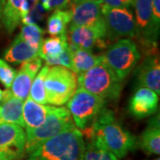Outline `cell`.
Wrapping results in <instances>:
<instances>
[{"instance_id":"1","label":"cell","mask_w":160,"mask_h":160,"mask_svg":"<svg viewBox=\"0 0 160 160\" xmlns=\"http://www.w3.org/2000/svg\"><path fill=\"white\" fill-rule=\"evenodd\" d=\"M81 132L86 139H94L118 158H123L138 146L136 137L122 126L110 109H103L91 126Z\"/></svg>"},{"instance_id":"2","label":"cell","mask_w":160,"mask_h":160,"mask_svg":"<svg viewBox=\"0 0 160 160\" xmlns=\"http://www.w3.org/2000/svg\"><path fill=\"white\" fill-rule=\"evenodd\" d=\"M85 140L78 128L63 131L39 145L27 160H83Z\"/></svg>"},{"instance_id":"3","label":"cell","mask_w":160,"mask_h":160,"mask_svg":"<svg viewBox=\"0 0 160 160\" xmlns=\"http://www.w3.org/2000/svg\"><path fill=\"white\" fill-rule=\"evenodd\" d=\"M78 86L106 102L118 99L122 91V81L105 62L104 59L78 75Z\"/></svg>"},{"instance_id":"4","label":"cell","mask_w":160,"mask_h":160,"mask_svg":"<svg viewBox=\"0 0 160 160\" xmlns=\"http://www.w3.org/2000/svg\"><path fill=\"white\" fill-rule=\"evenodd\" d=\"M77 128L69 109L51 106L44 123L37 128L26 130V154L29 155L39 145L63 131Z\"/></svg>"},{"instance_id":"5","label":"cell","mask_w":160,"mask_h":160,"mask_svg":"<svg viewBox=\"0 0 160 160\" xmlns=\"http://www.w3.org/2000/svg\"><path fill=\"white\" fill-rule=\"evenodd\" d=\"M78 88L77 75L62 66L49 67L45 78V91L47 103L62 106L69 102Z\"/></svg>"},{"instance_id":"6","label":"cell","mask_w":160,"mask_h":160,"mask_svg":"<svg viewBox=\"0 0 160 160\" xmlns=\"http://www.w3.org/2000/svg\"><path fill=\"white\" fill-rule=\"evenodd\" d=\"M75 126L80 131L94 122L106 109V101L83 88L78 87L75 93L66 103Z\"/></svg>"},{"instance_id":"7","label":"cell","mask_w":160,"mask_h":160,"mask_svg":"<svg viewBox=\"0 0 160 160\" xmlns=\"http://www.w3.org/2000/svg\"><path fill=\"white\" fill-rule=\"evenodd\" d=\"M102 56L121 81L131 73L141 60L137 45L131 38L117 40L107 48Z\"/></svg>"},{"instance_id":"8","label":"cell","mask_w":160,"mask_h":160,"mask_svg":"<svg viewBox=\"0 0 160 160\" xmlns=\"http://www.w3.org/2000/svg\"><path fill=\"white\" fill-rule=\"evenodd\" d=\"M105 39L109 41L136 38L135 20L128 8H114L102 4Z\"/></svg>"},{"instance_id":"9","label":"cell","mask_w":160,"mask_h":160,"mask_svg":"<svg viewBox=\"0 0 160 160\" xmlns=\"http://www.w3.org/2000/svg\"><path fill=\"white\" fill-rule=\"evenodd\" d=\"M26 132L16 124L0 123V160H21L26 154Z\"/></svg>"},{"instance_id":"10","label":"cell","mask_w":160,"mask_h":160,"mask_svg":"<svg viewBox=\"0 0 160 160\" xmlns=\"http://www.w3.org/2000/svg\"><path fill=\"white\" fill-rule=\"evenodd\" d=\"M132 6L135 9L136 38L150 51L156 47L159 36L152 22V0H133Z\"/></svg>"},{"instance_id":"11","label":"cell","mask_w":160,"mask_h":160,"mask_svg":"<svg viewBox=\"0 0 160 160\" xmlns=\"http://www.w3.org/2000/svg\"><path fill=\"white\" fill-rule=\"evenodd\" d=\"M68 44L72 49L92 50L94 47H106L104 24L93 27L69 26L67 30Z\"/></svg>"},{"instance_id":"12","label":"cell","mask_w":160,"mask_h":160,"mask_svg":"<svg viewBox=\"0 0 160 160\" xmlns=\"http://www.w3.org/2000/svg\"><path fill=\"white\" fill-rule=\"evenodd\" d=\"M102 7V1H86L71 4L69 26L93 27L104 24Z\"/></svg>"},{"instance_id":"13","label":"cell","mask_w":160,"mask_h":160,"mask_svg":"<svg viewBox=\"0 0 160 160\" xmlns=\"http://www.w3.org/2000/svg\"><path fill=\"white\" fill-rule=\"evenodd\" d=\"M158 102L159 94L149 88L140 86L129 101L128 112L135 118H144L157 112Z\"/></svg>"},{"instance_id":"14","label":"cell","mask_w":160,"mask_h":160,"mask_svg":"<svg viewBox=\"0 0 160 160\" xmlns=\"http://www.w3.org/2000/svg\"><path fill=\"white\" fill-rule=\"evenodd\" d=\"M42 68V59L33 58L28 62L22 63V66L16 73V76L9 88L12 93L22 101H25L29 96L31 84L35 77Z\"/></svg>"},{"instance_id":"15","label":"cell","mask_w":160,"mask_h":160,"mask_svg":"<svg viewBox=\"0 0 160 160\" xmlns=\"http://www.w3.org/2000/svg\"><path fill=\"white\" fill-rule=\"evenodd\" d=\"M139 86L147 87L160 93V63L159 56L156 52L149 53L139 66L136 71Z\"/></svg>"},{"instance_id":"16","label":"cell","mask_w":160,"mask_h":160,"mask_svg":"<svg viewBox=\"0 0 160 160\" xmlns=\"http://www.w3.org/2000/svg\"><path fill=\"white\" fill-rule=\"evenodd\" d=\"M23 102L24 101L15 97L10 89H6L1 105V122L16 124L25 128L22 117Z\"/></svg>"},{"instance_id":"17","label":"cell","mask_w":160,"mask_h":160,"mask_svg":"<svg viewBox=\"0 0 160 160\" xmlns=\"http://www.w3.org/2000/svg\"><path fill=\"white\" fill-rule=\"evenodd\" d=\"M39 49L30 46L18 34L4 52V60L13 64H22L38 56Z\"/></svg>"},{"instance_id":"18","label":"cell","mask_w":160,"mask_h":160,"mask_svg":"<svg viewBox=\"0 0 160 160\" xmlns=\"http://www.w3.org/2000/svg\"><path fill=\"white\" fill-rule=\"evenodd\" d=\"M51 106L36 102L28 96L23 102L22 117L26 130H31L41 126L46 120Z\"/></svg>"},{"instance_id":"19","label":"cell","mask_w":160,"mask_h":160,"mask_svg":"<svg viewBox=\"0 0 160 160\" xmlns=\"http://www.w3.org/2000/svg\"><path fill=\"white\" fill-rule=\"evenodd\" d=\"M138 146L149 155L160 154L159 115L152 118L147 128L137 140Z\"/></svg>"},{"instance_id":"20","label":"cell","mask_w":160,"mask_h":160,"mask_svg":"<svg viewBox=\"0 0 160 160\" xmlns=\"http://www.w3.org/2000/svg\"><path fill=\"white\" fill-rule=\"evenodd\" d=\"M70 47V46H69ZM72 69L76 75H80L90 69L103 60L102 55H95L91 50L72 49Z\"/></svg>"},{"instance_id":"21","label":"cell","mask_w":160,"mask_h":160,"mask_svg":"<svg viewBox=\"0 0 160 160\" xmlns=\"http://www.w3.org/2000/svg\"><path fill=\"white\" fill-rule=\"evenodd\" d=\"M24 0H6L2 12V25L12 34L22 22V6Z\"/></svg>"},{"instance_id":"22","label":"cell","mask_w":160,"mask_h":160,"mask_svg":"<svg viewBox=\"0 0 160 160\" xmlns=\"http://www.w3.org/2000/svg\"><path fill=\"white\" fill-rule=\"evenodd\" d=\"M69 46L67 35L52 37L43 39L39 47L38 56L42 60L59 56Z\"/></svg>"},{"instance_id":"23","label":"cell","mask_w":160,"mask_h":160,"mask_svg":"<svg viewBox=\"0 0 160 160\" xmlns=\"http://www.w3.org/2000/svg\"><path fill=\"white\" fill-rule=\"evenodd\" d=\"M71 20L69 10H55L47 20V33L52 36L67 34V27Z\"/></svg>"},{"instance_id":"24","label":"cell","mask_w":160,"mask_h":160,"mask_svg":"<svg viewBox=\"0 0 160 160\" xmlns=\"http://www.w3.org/2000/svg\"><path fill=\"white\" fill-rule=\"evenodd\" d=\"M86 140L87 143L85 145L83 160H118L114 154L105 149L94 139L88 138Z\"/></svg>"},{"instance_id":"25","label":"cell","mask_w":160,"mask_h":160,"mask_svg":"<svg viewBox=\"0 0 160 160\" xmlns=\"http://www.w3.org/2000/svg\"><path fill=\"white\" fill-rule=\"evenodd\" d=\"M48 69H49V66L46 64L43 68L40 69L31 84L29 93V96L33 101L40 104H44V105H46L47 103L46 91H45V78H46Z\"/></svg>"},{"instance_id":"26","label":"cell","mask_w":160,"mask_h":160,"mask_svg":"<svg viewBox=\"0 0 160 160\" xmlns=\"http://www.w3.org/2000/svg\"><path fill=\"white\" fill-rule=\"evenodd\" d=\"M45 32H46L45 29L40 28L38 25L29 24V25H23L21 29L20 35L29 46L37 49H39Z\"/></svg>"},{"instance_id":"27","label":"cell","mask_w":160,"mask_h":160,"mask_svg":"<svg viewBox=\"0 0 160 160\" xmlns=\"http://www.w3.org/2000/svg\"><path fill=\"white\" fill-rule=\"evenodd\" d=\"M48 66H62L71 70L72 69V51L69 46L55 58H49L44 60Z\"/></svg>"},{"instance_id":"28","label":"cell","mask_w":160,"mask_h":160,"mask_svg":"<svg viewBox=\"0 0 160 160\" xmlns=\"http://www.w3.org/2000/svg\"><path fill=\"white\" fill-rule=\"evenodd\" d=\"M16 73L17 72L15 69H12L7 62L0 57V82L6 89L11 87Z\"/></svg>"},{"instance_id":"29","label":"cell","mask_w":160,"mask_h":160,"mask_svg":"<svg viewBox=\"0 0 160 160\" xmlns=\"http://www.w3.org/2000/svg\"><path fill=\"white\" fill-rule=\"evenodd\" d=\"M45 17V9L41 4L38 3L30 11L22 18V22L24 25L37 24Z\"/></svg>"},{"instance_id":"30","label":"cell","mask_w":160,"mask_h":160,"mask_svg":"<svg viewBox=\"0 0 160 160\" xmlns=\"http://www.w3.org/2000/svg\"><path fill=\"white\" fill-rule=\"evenodd\" d=\"M42 6L45 11H55V10H63L69 6L70 0H41Z\"/></svg>"},{"instance_id":"31","label":"cell","mask_w":160,"mask_h":160,"mask_svg":"<svg viewBox=\"0 0 160 160\" xmlns=\"http://www.w3.org/2000/svg\"><path fill=\"white\" fill-rule=\"evenodd\" d=\"M103 5L114 8H129L133 5V0H102Z\"/></svg>"},{"instance_id":"32","label":"cell","mask_w":160,"mask_h":160,"mask_svg":"<svg viewBox=\"0 0 160 160\" xmlns=\"http://www.w3.org/2000/svg\"><path fill=\"white\" fill-rule=\"evenodd\" d=\"M152 22L155 29L159 31L160 28V0H152Z\"/></svg>"},{"instance_id":"33","label":"cell","mask_w":160,"mask_h":160,"mask_svg":"<svg viewBox=\"0 0 160 160\" xmlns=\"http://www.w3.org/2000/svg\"><path fill=\"white\" fill-rule=\"evenodd\" d=\"M6 0H0V26L2 25V12Z\"/></svg>"},{"instance_id":"34","label":"cell","mask_w":160,"mask_h":160,"mask_svg":"<svg viewBox=\"0 0 160 160\" xmlns=\"http://www.w3.org/2000/svg\"><path fill=\"white\" fill-rule=\"evenodd\" d=\"M86 1H102V0H73V3H80V2H86Z\"/></svg>"},{"instance_id":"35","label":"cell","mask_w":160,"mask_h":160,"mask_svg":"<svg viewBox=\"0 0 160 160\" xmlns=\"http://www.w3.org/2000/svg\"><path fill=\"white\" fill-rule=\"evenodd\" d=\"M3 98H4V91L0 89V102H2Z\"/></svg>"},{"instance_id":"36","label":"cell","mask_w":160,"mask_h":160,"mask_svg":"<svg viewBox=\"0 0 160 160\" xmlns=\"http://www.w3.org/2000/svg\"><path fill=\"white\" fill-rule=\"evenodd\" d=\"M0 123H1V106H0Z\"/></svg>"},{"instance_id":"37","label":"cell","mask_w":160,"mask_h":160,"mask_svg":"<svg viewBox=\"0 0 160 160\" xmlns=\"http://www.w3.org/2000/svg\"><path fill=\"white\" fill-rule=\"evenodd\" d=\"M154 160H160L159 158H157V159H154Z\"/></svg>"}]
</instances>
